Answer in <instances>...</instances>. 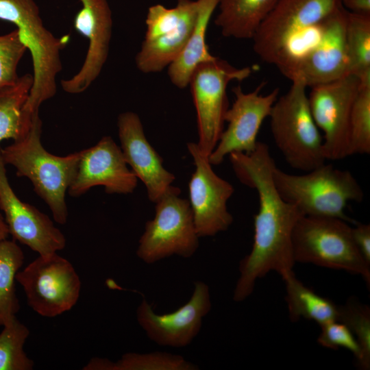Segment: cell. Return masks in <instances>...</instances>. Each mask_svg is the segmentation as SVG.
Listing matches in <instances>:
<instances>
[{
  "label": "cell",
  "instance_id": "7c38bea8",
  "mask_svg": "<svg viewBox=\"0 0 370 370\" xmlns=\"http://www.w3.org/2000/svg\"><path fill=\"white\" fill-rule=\"evenodd\" d=\"M16 280L28 306L44 317L53 318L70 310L79 298L80 278L72 264L57 252L39 255L18 271Z\"/></svg>",
  "mask_w": 370,
  "mask_h": 370
},
{
  "label": "cell",
  "instance_id": "836d02e7",
  "mask_svg": "<svg viewBox=\"0 0 370 370\" xmlns=\"http://www.w3.org/2000/svg\"><path fill=\"white\" fill-rule=\"evenodd\" d=\"M341 4L349 12L370 15V0H341Z\"/></svg>",
  "mask_w": 370,
  "mask_h": 370
},
{
  "label": "cell",
  "instance_id": "7a4b0ae2",
  "mask_svg": "<svg viewBox=\"0 0 370 370\" xmlns=\"http://www.w3.org/2000/svg\"><path fill=\"white\" fill-rule=\"evenodd\" d=\"M42 125L38 112L34 114L27 133L1 148V156L5 165L16 169L17 176L31 181L55 221L63 225L68 218L66 193L75 177L82 151L66 156L50 153L41 143Z\"/></svg>",
  "mask_w": 370,
  "mask_h": 370
},
{
  "label": "cell",
  "instance_id": "5b68a950",
  "mask_svg": "<svg viewBox=\"0 0 370 370\" xmlns=\"http://www.w3.org/2000/svg\"><path fill=\"white\" fill-rule=\"evenodd\" d=\"M306 88L301 82H293L289 90L278 96L269 116L273 139L284 159L293 169L304 173L326 160Z\"/></svg>",
  "mask_w": 370,
  "mask_h": 370
},
{
  "label": "cell",
  "instance_id": "3957f363",
  "mask_svg": "<svg viewBox=\"0 0 370 370\" xmlns=\"http://www.w3.org/2000/svg\"><path fill=\"white\" fill-rule=\"evenodd\" d=\"M273 181L282 198L295 206L304 216L338 218L349 224L358 221L348 217V202L360 203L363 190L348 170L323 164L301 175L283 171L275 166Z\"/></svg>",
  "mask_w": 370,
  "mask_h": 370
},
{
  "label": "cell",
  "instance_id": "9a60e30c",
  "mask_svg": "<svg viewBox=\"0 0 370 370\" xmlns=\"http://www.w3.org/2000/svg\"><path fill=\"white\" fill-rule=\"evenodd\" d=\"M264 86L262 82L249 92H245L240 86L232 89L235 99L225 114L227 127L208 157L212 165L220 164L231 153L249 154L256 149L260 127L269 117L280 92L278 88H275L269 94L261 95Z\"/></svg>",
  "mask_w": 370,
  "mask_h": 370
},
{
  "label": "cell",
  "instance_id": "7402d4cb",
  "mask_svg": "<svg viewBox=\"0 0 370 370\" xmlns=\"http://www.w3.org/2000/svg\"><path fill=\"white\" fill-rule=\"evenodd\" d=\"M278 0H219L215 25L224 37L252 39Z\"/></svg>",
  "mask_w": 370,
  "mask_h": 370
},
{
  "label": "cell",
  "instance_id": "603a6c76",
  "mask_svg": "<svg viewBox=\"0 0 370 370\" xmlns=\"http://www.w3.org/2000/svg\"><path fill=\"white\" fill-rule=\"evenodd\" d=\"M285 284V299L290 320L296 322L304 318L314 321L320 326L337 321L338 306L305 286L294 272L282 278Z\"/></svg>",
  "mask_w": 370,
  "mask_h": 370
},
{
  "label": "cell",
  "instance_id": "9c48e42d",
  "mask_svg": "<svg viewBox=\"0 0 370 370\" xmlns=\"http://www.w3.org/2000/svg\"><path fill=\"white\" fill-rule=\"evenodd\" d=\"M251 68H237L215 57L199 64L189 81L197 113L199 149L206 156L215 148L224 130L228 109L227 87L232 81H243L251 74Z\"/></svg>",
  "mask_w": 370,
  "mask_h": 370
},
{
  "label": "cell",
  "instance_id": "30bf717a",
  "mask_svg": "<svg viewBox=\"0 0 370 370\" xmlns=\"http://www.w3.org/2000/svg\"><path fill=\"white\" fill-rule=\"evenodd\" d=\"M341 6V0H278L252 38L254 52L276 64L294 41Z\"/></svg>",
  "mask_w": 370,
  "mask_h": 370
},
{
  "label": "cell",
  "instance_id": "d590c367",
  "mask_svg": "<svg viewBox=\"0 0 370 370\" xmlns=\"http://www.w3.org/2000/svg\"><path fill=\"white\" fill-rule=\"evenodd\" d=\"M9 234V229L5 218L0 212V243L5 239H8Z\"/></svg>",
  "mask_w": 370,
  "mask_h": 370
},
{
  "label": "cell",
  "instance_id": "ffe728a7",
  "mask_svg": "<svg viewBox=\"0 0 370 370\" xmlns=\"http://www.w3.org/2000/svg\"><path fill=\"white\" fill-rule=\"evenodd\" d=\"M119 138L124 159L136 177L144 184L153 203L175 181V175L163 166L159 153L147 139L138 115L128 111L117 119Z\"/></svg>",
  "mask_w": 370,
  "mask_h": 370
},
{
  "label": "cell",
  "instance_id": "d6986e66",
  "mask_svg": "<svg viewBox=\"0 0 370 370\" xmlns=\"http://www.w3.org/2000/svg\"><path fill=\"white\" fill-rule=\"evenodd\" d=\"M137 184L138 178L128 168L121 147L106 136L95 146L82 150L68 193L79 197L94 186H102L108 194H130Z\"/></svg>",
  "mask_w": 370,
  "mask_h": 370
},
{
  "label": "cell",
  "instance_id": "5bb4252c",
  "mask_svg": "<svg viewBox=\"0 0 370 370\" xmlns=\"http://www.w3.org/2000/svg\"><path fill=\"white\" fill-rule=\"evenodd\" d=\"M187 148L195 165L188 182V201L195 229L199 238L213 236L228 230L233 222L227 203L234 189L214 171L197 143H188Z\"/></svg>",
  "mask_w": 370,
  "mask_h": 370
},
{
  "label": "cell",
  "instance_id": "ac0fdd59",
  "mask_svg": "<svg viewBox=\"0 0 370 370\" xmlns=\"http://www.w3.org/2000/svg\"><path fill=\"white\" fill-rule=\"evenodd\" d=\"M82 8L74 18L75 30L87 38V53L79 71L60 82L64 91H86L100 75L110 49L112 31V12L108 0H79Z\"/></svg>",
  "mask_w": 370,
  "mask_h": 370
},
{
  "label": "cell",
  "instance_id": "4316f807",
  "mask_svg": "<svg viewBox=\"0 0 370 370\" xmlns=\"http://www.w3.org/2000/svg\"><path fill=\"white\" fill-rule=\"evenodd\" d=\"M0 332V370H32L34 362L24 350L29 336L28 328L16 317L3 326Z\"/></svg>",
  "mask_w": 370,
  "mask_h": 370
},
{
  "label": "cell",
  "instance_id": "484cf974",
  "mask_svg": "<svg viewBox=\"0 0 370 370\" xmlns=\"http://www.w3.org/2000/svg\"><path fill=\"white\" fill-rule=\"evenodd\" d=\"M23 261V252L15 241L0 243V327L16 317L20 309L15 282Z\"/></svg>",
  "mask_w": 370,
  "mask_h": 370
},
{
  "label": "cell",
  "instance_id": "52a82bcc",
  "mask_svg": "<svg viewBox=\"0 0 370 370\" xmlns=\"http://www.w3.org/2000/svg\"><path fill=\"white\" fill-rule=\"evenodd\" d=\"M347 10L343 6L318 25L304 47L276 66L289 80L306 87L328 83L348 73L345 44Z\"/></svg>",
  "mask_w": 370,
  "mask_h": 370
},
{
  "label": "cell",
  "instance_id": "e0dca14e",
  "mask_svg": "<svg viewBox=\"0 0 370 370\" xmlns=\"http://www.w3.org/2000/svg\"><path fill=\"white\" fill-rule=\"evenodd\" d=\"M0 210L4 213L10 234L39 255L64 248L66 238L48 215L22 201L12 188L0 147Z\"/></svg>",
  "mask_w": 370,
  "mask_h": 370
},
{
  "label": "cell",
  "instance_id": "f1b7e54d",
  "mask_svg": "<svg viewBox=\"0 0 370 370\" xmlns=\"http://www.w3.org/2000/svg\"><path fill=\"white\" fill-rule=\"evenodd\" d=\"M349 152L370 153V81L360 82L349 121Z\"/></svg>",
  "mask_w": 370,
  "mask_h": 370
},
{
  "label": "cell",
  "instance_id": "d4e9b609",
  "mask_svg": "<svg viewBox=\"0 0 370 370\" xmlns=\"http://www.w3.org/2000/svg\"><path fill=\"white\" fill-rule=\"evenodd\" d=\"M345 44L348 73L360 82L370 80V15L347 11Z\"/></svg>",
  "mask_w": 370,
  "mask_h": 370
},
{
  "label": "cell",
  "instance_id": "44dd1931",
  "mask_svg": "<svg viewBox=\"0 0 370 370\" xmlns=\"http://www.w3.org/2000/svg\"><path fill=\"white\" fill-rule=\"evenodd\" d=\"M197 1L198 13L193 32L181 53L168 66V76L179 88L188 86L193 71L199 64L215 58L208 50L206 36L219 0Z\"/></svg>",
  "mask_w": 370,
  "mask_h": 370
},
{
  "label": "cell",
  "instance_id": "2e32d148",
  "mask_svg": "<svg viewBox=\"0 0 370 370\" xmlns=\"http://www.w3.org/2000/svg\"><path fill=\"white\" fill-rule=\"evenodd\" d=\"M211 308L209 286L198 280L194 282L190 299L176 310L167 314H156L143 298L137 308L136 318L148 338L158 345L184 347L197 336L203 319Z\"/></svg>",
  "mask_w": 370,
  "mask_h": 370
},
{
  "label": "cell",
  "instance_id": "d6a6232c",
  "mask_svg": "<svg viewBox=\"0 0 370 370\" xmlns=\"http://www.w3.org/2000/svg\"><path fill=\"white\" fill-rule=\"evenodd\" d=\"M354 243L365 260L370 264V225L357 222L352 227Z\"/></svg>",
  "mask_w": 370,
  "mask_h": 370
},
{
  "label": "cell",
  "instance_id": "4fadbf2b",
  "mask_svg": "<svg viewBox=\"0 0 370 370\" xmlns=\"http://www.w3.org/2000/svg\"><path fill=\"white\" fill-rule=\"evenodd\" d=\"M359 88V79L350 74L311 87L308 96L310 108L317 126L323 132L326 160H339L350 156V115Z\"/></svg>",
  "mask_w": 370,
  "mask_h": 370
},
{
  "label": "cell",
  "instance_id": "83f0119b",
  "mask_svg": "<svg viewBox=\"0 0 370 370\" xmlns=\"http://www.w3.org/2000/svg\"><path fill=\"white\" fill-rule=\"evenodd\" d=\"M337 321L343 323L355 336L360 356L356 363L363 370L370 369V308L356 297H349L342 306H338Z\"/></svg>",
  "mask_w": 370,
  "mask_h": 370
},
{
  "label": "cell",
  "instance_id": "6da1fadb",
  "mask_svg": "<svg viewBox=\"0 0 370 370\" xmlns=\"http://www.w3.org/2000/svg\"><path fill=\"white\" fill-rule=\"evenodd\" d=\"M229 158L239 181L256 190L259 199L252 249L240 262L233 293L234 301L241 302L252 293L256 281L267 273L275 271L283 278L293 271L292 234L304 215L278 193L272 177L276 164L267 144L258 141L251 153L234 152Z\"/></svg>",
  "mask_w": 370,
  "mask_h": 370
},
{
  "label": "cell",
  "instance_id": "1f68e13d",
  "mask_svg": "<svg viewBox=\"0 0 370 370\" xmlns=\"http://www.w3.org/2000/svg\"><path fill=\"white\" fill-rule=\"evenodd\" d=\"M320 327L321 331L317 338L319 345L332 349L345 348L353 354L356 360H358L360 356L359 345L346 325L333 321Z\"/></svg>",
  "mask_w": 370,
  "mask_h": 370
},
{
  "label": "cell",
  "instance_id": "4dcf8cb0",
  "mask_svg": "<svg viewBox=\"0 0 370 370\" xmlns=\"http://www.w3.org/2000/svg\"><path fill=\"white\" fill-rule=\"evenodd\" d=\"M27 50L17 29L0 35V88L17 82L19 78L18 65Z\"/></svg>",
  "mask_w": 370,
  "mask_h": 370
},
{
  "label": "cell",
  "instance_id": "f546056e",
  "mask_svg": "<svg viewBox=\"0 0 370 370\" xmlns=\"http://www.w3.org/2000/svg\"><path fill=\"white\" fill-rule=\"evenodd\" d=\"M198 367L183 356L163 352H129L113 362L112 370H196Z\"/></svg>",
  "mask_w": 370,
  "mask_h": 370
},
{
  "label": "cell",
  "instance_id": "8992f818",
  "mask_svg": "<svg viewBox=\"0 0 370 370\" xmlns=\"http://www.w3.org/2000/svg\"><path fill=\"white\" fill-rule=\"evenodd\" d=\"M293 258L360 275L370 286V264L358 250L349 223L338 218L303 216L292 234Z\"/></svg>",
  "mask_w": 370,
  "mask_h": 370
},
{
  "label": "cell",
  "instance_id": "e575fe53",
  "mask_svg": "<svg viewBox=\"0 0 370 370\" xmlns=\"http://www.w3.org/2000/svg\"><path fill=\"white\" fill-rule=\"evenodd\" d=\"M113 362L103 358L95 357L83 368L84 370H112Z\"/></svg>",
  "mask_w": 370,
  "mask_h": 370
},
{
  "label": "cell",
  "instance_id": "ba28073f",
  "mask_svg": "<svg viewBox=\"0 0 370 370\" xmlns=\"http://www.w3.org/2000/svg\"><path fill=\"white\" fill-rule=\"evenodd\" d=\"M181 190L170 186L156 201L155 216L145 223L138 241L137 256L146 264H153L176 255L192 257L199 247L192 210Z\"/></svg>",
  "mask_w": 370,
  "mask_h": 370
},
{
  "label": "cell",
  "instance_id": "277c9868",
  "mask_svg": "<svg viewBox=\"0 0 370 370\" xmlns=\"http://www.w3.org/2000/svg\"><path fill=\"white\" fill-rule=\"evenodd\" d=\"M0 20L16 27L32 55L34 82L23 108L32 116L56 93V77L62 69L60 51L67 40L45 27L34 0H0Z\"/></svg>",
  "mask_w": 370,
  "mask_h": 370
},
{
  "label": "cell",
  "instance_id": "cb8c5ba5",
  "mask_svg": "<svg viewBox=\"0 0 370 370\" xmlns=\"http://www.w3.org/2000/svg\"><path fill=\"white\" fill-rule=\"evenodd\" d=\"M33 82V75L25 74L15 84L0 88V142L18 140L29 131L34 114L27 115L23 108Z\"/></svg>",
  "mask_w": 370,
  "mask_h": 370
},
{
  "label": "cell",
  "instance_id": "8fae6325",
  "mask_svg": "<svg viewBox=\"0 0 370 370\" xmlns=\"http://www.w3.org/2000/svg\"><path fill=\"white\" fill-rule=\"evenodd\" d=\"M197 13V0H177L171 8L161 4L150 6L145 20V38L135 58L137 69L144 73H151L168 67L184 48Z\"/></svg>",
  "mask_w": 370,
  "mask_h": 370
}]
</instances>
